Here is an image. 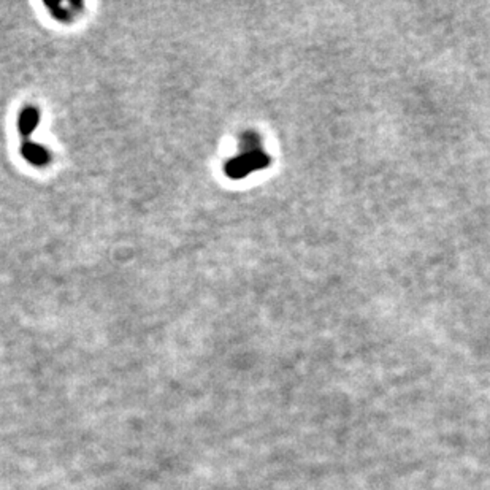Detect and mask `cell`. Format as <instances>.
I'll use <instances>...</instances> for the list:
<instances>
[{
  "label": "cell",
  "mask_w": 490,
  "mask_h": 490,
  "mask_svg": "<svg viewBox=\"0 0 490 490\" xmlns=\"http://www.w3.org/2000/svg\"><path fill=\"white\" fill-rule=\"evenodd\" d=\"M268 159L264 152L260 151H247L246 157H238L237 160H233L229 167V173L232 177H243V174L254 172L256 169H262V167H267Z\"/></svg>",
  "instance_id": "1"
},
{
  "label": "cell",
  "mask_w": 490,
  "mask_h": 490,
  "mask_svg": "<svg viewBox=\"0 0 490 490\" xmlns=\"http://www.w3.org/2000/svg\"><path fill=\"white\" fill-rule=\"evenodd\" d=\"M38 123V113L35 110H28L26 113H23L21 121H19V129H21L23 133L26 135H29V133L33 130V127L37 126Z\"/></svg>",
  "instance_id": "2"
},
{
  "label": "cell",
  "mask_w": 490,
  "mask_h": 490,
  "mask_svg": "<svg viewBox=\"0 0 490 490\" xmlns=\"http://www.w3.org/2000/svg\"><path fill=\"white\" fill-rule=\"evenodd\" d=\"M26 157H28L29 160H32V162H35V164H43L46 159H48V156H46V152L43 150H40L38 146L35 145H30L28 150H26Z\"/></svg>",
  "instance_id": "3"
}]
</instances>
